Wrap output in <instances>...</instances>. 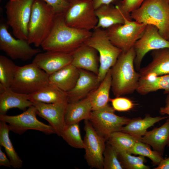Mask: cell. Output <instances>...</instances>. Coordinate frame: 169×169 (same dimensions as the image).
<instances>
[{
    "label": "cell",
    "instance_id": "1",
    "mask_svg": "<svg viewBox=\"0 0 169 169\" xmlns=\"http://www.w3.org/2000/svg\"><path fill=\"white\" fill-rule=\"evenodd\" d=\"M64 14H56L51 31L41 46L44 50L71 54L85 44L91 35V31L67 25Z\"/></svg>",
    "mask_w": 169,
    "mask_h": 169
},
{
    "label": "cell",
    "instance_id": "2",
    "mask_svg": "<svg viewBox=\"0 0 169 169\" xmlns=\"http://www.w3.org/2000/svg\"><path fill=\"white\" fill-rule=\"evenodd\" d=\"M136 53L134 47L122 52L111 68V89L116 97L131 94L137 88L140 76L135 69Z\"/></svg>",
    "mask_w": 169,
    "mask_h": 169
},
{
    "label": "cell",
    "instance_id": "3",
    "mask_svg": "<svg viewBox=\"0 0 169 169\" xmlns=\"http://www.w3.org/2000/svg\"><path fill=\"white\" fill-rule=\"evenodd\" d=\"M130 15L139 23L155 26L160 35L169 41V2L167 0H146Z\"/></svg>",
    "mask_w": 169,
    "mask_h": 169
},
{
    "label": "cell",
    "instance_id": "4",
    "mask_svg": "<svg viewBox=\"0 0 169 169\" xmlns=\"http://www.w3.org/2000/svg\"><path fill=\"white\" fill-rule=\"evenodd\" d=\"M56 14L43 0H33L28 25V41L30 44L41 46L51 31Z\"/></svg>",
    "mask_w": 169,
    "mask_h": 169
},
{
    "label": "cell",
    "instance_id": "5",
    "mask_svg": "<svg viewBox=\"0 0 169 169\" xmlns=\"http://www.w3.org/2000/svg\"><path fill=\"white\" fill-rule=\"evenodd\" d=\"M85 44L95 49L99 54L100 64L97 76L100 83L115 64L122 50L112 43L105 30L100 28L93 30Z\"/></svg>",
    "mask_w": 169,
    "mask_h": 169
},
{
    "label": "cell",
    "instance_id": "6",
    "mask_svg": "<svg viewBox=\"0 0 169 169\" xmlns=\"http://www.w3.org/2000/svg\"><path fill=\"white\" fill-rule=\"evenodd\" d=\"M49 75L34 64L17 65L10 88L18 93L29 95L49 84Z\"/></svg>",
    "mask_w": 169,
    "mask_h": 169
},
{
    "label": "cell",
    "instance_id": "7",
    "mask_svg": "<svg viewBox=\"0 0 169 169\" xmlns=\"http://www.w3.org/2000/svg\"><path fill=\"white\" fill-rule=\"evenodd\" d=\"M33 0H9L5 8L7 23L18 39L28 40V25Z\"/></svg>",
    "mask_w": 169,
    "mask_h": 169
},
{
    "label": "cell",
    "instance_id": "8",
    "mask_svg": "<svg viewBox=\"0 0 169 169\" xmlns=\"http://www.w3.org/2000/svg\"><path fill=\"white\" fill-rule=\"evenodd\" d=\"M146 25L128 19L124 24H115L105 30L112 43L122 52H125L134 47L143 33Z\"/></svg>",
    "mask_w": 169,
    "mask_h": 169
},
{
    "label": "cell",
    "instance_id": "9",
    "mask_svg": "<svg viewBox=\"0 0 169 169\" xmlns=\"http://www.w3.org/2000/svg\"><path fill=\"white\" fill-rule=\"evenodd\" d=\"M64 17L68 26L89 31L95 28L98 21L92 0H78L70 3Z\"/></svg>",
    "mask_w": 169,
    "mask_h": 169
},
{
    "label": "cell",
    "instance_id": "10",
    "mask_svg": "<svg viewBox=\"0 0 169 169\" xmlns=\"http://www.w3.org/2000/svg\"><path fill=\"white\" fill-rule=\"evenodd\" d=\"M115 111L108 104L101 109L92 111L89 120L97 133L106 141L112 133L120 131L131 120L116 115Z\"/></svg>",
    "mask_w": 169,
    "mask_h": 169
},
{
    "label": "cell",
    "instance_id": "11",
    "mask_svg": "<svg viewBox=\"0 0 169 169\" xmlns=\"http://www.w3.org/2000/svg\"><path fill=\"white\" fill-rule=\"evenodd\" d=\"M37 111L33 105L20 114L0 115V120L8 123L10 131L21 135L29 130H35L46 134L55 133L53 128L39 120Z\"/></svg>",
    "mask_w": 169,
    "mask_h": 169
},
{
    "label": "cell",
    "instance_id": "12",
    "mask_svg": "<svg viewBox=\"0 0 169 169\" xmlns=\"http://www.w3.org/2000/svg\"><path fill=\"white\" fill-rule=\"evenodd\" d=\"M0 24V50L11 59L27 61L40 53L38 49H33L28 40L15 39L8 30V25L2 18Z\"/></svg>",
    "mask_w": 169,
    "mask_h": 169
},
{
    "label": "cell",
    "instance_id": "13",
    "mask_svg": "<svg viewBox=\"0 0 169 169\" xmlns=\"http://www.w3.org/2000/svg\"><path fill=\"white\" fill-rule=\"evenodd\" d=\"M85 158L92 168L103 169V154L106 140L99 134L88 120L84 121Z\"/></svg>",
    "mask_w": 169,
    "mask_h": 169
},
{
    "label": "cell",
    "instance_id": "14",
    "mask_svg": "<svg viewBox=\"0 0 169 169\" xmlns=\"http://www.w3.org/2000/svg\"><path fill=\"white\" fill-rule=\"evenodd\" d=\"M134 48L136 53L135 67L136 70L139 71L145 55L151 51L169 48V41L160 35L156 27L147 25L143 33L135 43Z\"/></svg>",
    "mask_w": 169,
    "mask_h": 169
},
{
    "label": "cell",
    "instance_id": "15",
    "mask_svg": "<svg viewBox=\"0 0 169 169\" xmlns=\"http://www.w3.org/2000/svg\"><path fill=\"white\" fill-rule=\"evenodd\" d=\"M68 101L55 103H33L37 115L47 121L55 134L60 136L66 125L65 115Z\"/></svg>",
    "mask_w": 169,
    "mask_h": 169
},
{
    "label": "cell",
    "instance_id": "16",
    "mask_svg": "<svg viewBox=\"0 0 169 169\" xmlns=\"http://www.w3.org/2000/svg\"><path fill=\"white\" fill-rule=\"evenodd\" d=\"M71 54L46 51L36 54L32 63L50 75L71 64Z\"/></svg>",
    "mask_w": 169,
    "mask_h": 169
},
{
    "label": "cell",
    "instance_id": "17",
    "mask_svg": "<svg viewBox=\"0 0 169 169\" xmlns=\"http://www.w3.org/2000/svg\"><path fill=\"white\" fill-rule=\"evenodd\" d=\"M152 61L139 70L140 77L148 78L169 74V48L152 51Z\"/></svg>",
    "mask_w": 169,
    "mask_h": 169
},
{
    "label": "cell",
    "instance_id": "18",
    "mask_svg": "<svg viewBox=\"0 0 169 169\" xmlns=\"http://www.w3.org/2000/svg\"><path fill=\"white\" fill-rule=\"evenodd\" d=\"M98 21L95 28L106 29L118 24H124L125 20L132 19L130 14H127L121 8L118 3L102 5L95 10Z\"/></svg>",
    "mask_w": 169,
    "mask_h": 169
},
{
    "label": "cell",
    "instance_id": "19",
    "mask_svg": "<svg viewBox=\"0 0 169 169\" xmlns=\"http://www.w3.org/2000/svg\"><path fill=\"white\" fill-rule=\"evenodd\" d=\"M97 52L95 49L85 44L71 53V64L78 69L90 71L97 75L99 67Z\"/></svg>",
    "mask_w": 169,
    "mask_h": 169
},
{
    "label": "cell",
    "instance_id": "20",
    "mask_svg": "<svg viewBox=\"0 0 169 169\" xmlns=\"http://www.w3.org/2000/svg\"><path fill=\"white\" fill-rule=\"evenodd\" d=\"M100 84L97 75L79 69V76L75 85L67 93L68 102H76L84 98Z\"/></svg>",
    "mask_w": 169,
    "mask_h": 169
},
{
    "label": "cell",
    "instance_id": "21",
    "mask_svg": "<svg viewBox=\"0 0 169 169\" xmlns=\"http://www.w3.org/2000/svg\"><path fill=\"white\" fill-rule=\"evenodd\" d=\"M79 76V69L71 64L49 75V84L68 92L74 86Z\"/></svg>",
    "mask_w": 169,
    "mask_h": 169
},
{
    "label": "cell",
    "instance_id": "22",
    "mask_svg": "<svg viewBox=\"0 0 169 169\" xmlns=\"http://www.w3.org/2000/svg\"><path fill=\"white\" fill-rule=\"evenodd\" d=\"M33 104L28 100V95L16 92L10 88L0 92V115H6L13 108L25 111Z\"/></svg>",
    "mask_w": 169,
    "mask_h": 169
},
{
    "label": "cell",
    "instance_id": "23",
    "mask_svg": "<svg viewBox=\"0 0 169 169\" xmlns=\"http://www.w3.org/2000/svg\"><path fill=\"white\" fill-rule=\"evenodd\" d=\"M92 111L88 95L78 101L68 102L65 115L66 125L79 123L82 120H89Z\"/></svg>",
    "mask_w": 169,
    "mask_h": 169
},
{
    "label": "cell",
    "instance_id": "24",
    "mask_svg": "<svg viewBox=\"0 0 169 169\" xmlns=\"http://www.w3.org/2000/svg\"><path fill=\"white\" fill-rule=\"evenodd\" d=\"M140 141L163 155L165 147L169 142V117L161 126L147 131Z\"/></svg>",
    "mask_w": 169,
    "mask_h": 169
},
{
    "label": "cell",
    "instance_id": "25",
    "mask_svg": "<svg viewBox=\"0 0 169 169\" xmlns=\"http://www.w3.org/2000/svg\"><path fill=\"white\" fill-rule=\"evenodd\" d=\"M169 116L152 117L147 114L143 119L137 118L131 119L120 131L130 134L140 141L141 137L147 131V130L154 124Z\"/></svg>",
    "mask_w": 169,
    "mask_h": 169
},
{
    "label": "cell",
    "instance_id": "26",
    "mask_svg": "<svg viewBox=\"0 0 169 169\" xmlns=\"http://www.w3.org/2000/svg\"><path fill=\"white\" fill-rule=\"evenodd\" d=\"M28 98L33 103L52 104L68 101L67 92L50 84L33 93L28 95Z\"/></svg>",
    "mask_w": 169,
    "mask_h": 169
},
{
    "label": "cell",
    "instance_id": "27",
    "mask_svg": "<svg viewBox=\"0 0 169 169\" xmlns=\"http://www.w3.org/2000/svg\"><path fill=\"white\" fill-rule=\"evenodd\" d=\"M112 78L110 69L108 71L99 87L89 95L92 106V110H96L101 109L110 101V92L111 86Z\"/></svg>",
    "mask_w": 169,
    "mask_h": 169
},
{
    "label": "cell",
    "instance_id": "28",
    "mask_svg": "<svg viewBox=\"0 0 169 169\" xmlns=\"http://www.w3.org/2000/svg\"><path fill=\"white\" fill-rule=\"evenodd\" d=\"M164 90L165 94H169V74L148 78L140 77L136 91L145 95L159 90Z\"/></svg>",
    "mask_w": 169,
    "mask_h": 169
},
{
    "label": "cell",
    "instance_id": "29",
    "mask_svg": "<svg viewBox=\"0 0 169 169\" xmlns=\"http://www.w3.org/2000/svg\"><path fill=\"white\" fill-rule=\"evenodd\" d=\"M10 131L9 126L4 121H0V145L3 147L10 159L11 166L19 169L23 166V161L16 151L9 136Z\"/></svg>",
    "mask_w": 169,
    "mask_h": 169
},
{
    "label": "cell",
    "instance_id": "30",
    "mask_svg": "<svg viewBox=\"0 0 169 169\" xmlns=\"http://www.w3.org/2000/svg\"><path fill=\"white\" fill-rule=\"evenodd\" d=\"M17 65L11 59L0 55V92L10 88Z\"/></svg>",
    "mask_w": 169,
    "mask_h": 169
},
{
    "label": "cell",
    "instance_id": "31",
    "mask_svg": "<svg viewBox=\"0 0 169 169\" xmlns=\"http://www.w3.org/2000/svg\"><path fill=\"white\" fill-rule=\"evenodd\" d=\"M138 141L140 140L128 133L119 131L112 133L107 141L116 150L128 152Z\"/></svg>",
    "mask_w": 169,
    "mask_h": 169
},
{
    "label": "cell",
    "instance_id": "32",
    "mask_svg": "<svg viewBox=\"0 0 169 169\" xmlns=\"http://www.w3.org/2000/svg\"><path fill=\"white\" fill-rule=\"evenodd\" d=\"M118 157L123 169H149L150 167L145 164L146 160L145 156L139 155L138 156H132L125 151L116 150Z\"/></svg>",
    "mask_w": 169,
    "mask_h": 169
},
{
    "label": "cell",
    "instance_id": "33",
    "mask_svg": "<svg viewBox=\"0 0 169 169\" xmlns=\"http://www.w3.org/2000/svg\"><path fill=\"white\" fill-rule=\"evenodd\" d=\"M61 136L71 146L84 149V141L81 136L79 123L66 125Z\"/></svg>",
    "mask_w": 169,
    "mask_h": 169
},
{
    "label": "cell",
    "instance_id": "34",
    "mask_svg": "<svg viewBox=\"0 0 169 169\" xmlns=\"http://www.w3.org/2000/svg\"><path fill=\"white\" fill-rule=\"evenodd\" d=\"M128 153L147 157L155 165L158 166L164 159L162 155L155 150H152L150 146L141 141L136 142Z\"/></svg>",
    "mask_w": 169,
    "mask_h": 169
},
{
    "label": "cell",
    "instance_id": "35",
    "mask_svg": "<svg viewBox=\"0 0 169 169\" xmlns=\"http://www.w3.org/2000/svg\"><path fill=\"white\" fill-rule=\"evenodd\" d=\"M103 169H123L116 150L107 142L103 154Z\"/></svg>",
    "mask_w": 169,
    "mask_h": 169
},
{
    "label": "cell",
    "instance_id": "36",
    "mask_svg": "<svg viewBox=\"0 0 169 169\" xmlns=\"http://www.w3.org/2000/svg\"><path fill=\"white\" fill-rule=\"evenodd\" d=\"M112 107L115 110L126 111L133 108L134 104L130 99L120 96L113 99L110 98Z\"/></svg>",
    "mask_w": 169,
    "mask_h": 169
},
{
    "label": "cell",
    "instance_id": "37",
    "mask_svg": "<svg viewBox=\"0 0 169 169\" xmlns=\"http://www.w3.org/2000/svg\"><path fill=\"white\" fill-rule=\"evenodd\" d=\"M145 0H122L118 4L125 12L130 15L132 12L139 8Z\"/></svg>",
    "mask_w": 169,
    "mask_h": 169
},
{
    "label": "cell",
    "instance_id": "38",
    "mask_svg": "<svg viewBox=\"0 0 169 169\" xmlns=\"http://www.w3.org/2000/svg\"><path fill=\"white\" fill-rule=\"evenodd\" d=\"M51 7L56 14L64 13L70 3L66 0H43Z\"/></svg>",
    "mask_w": 169,
    "mask_h": 169
},
{
    "label": "cell",
    "instance_id": "39",
    "mask_svg": "<svg viewBox=\"0 0 169 169\" xmlns=\"http://www.w3.org/2000/svg\"><path fill=\"white\" fill-rule=\"evenodd\" d=\"M95 8L97 9L104 5H108L117 3L119 0H92Z\"/></svg>",
    "mask_w": 169,
    "mask_h": 169
},
{
    "label": "cell",
    "instance_id": "40",
    "mask_svg": "<svg viewBox=\"0 0 169 169\" xmlns=\"http://www.w3.org/2000/svg\"><path fill=\"white\" fill-rule=\"evenodd\" d=\"M0 166H3L7 167H10L11 166V161L8 158L5 153L0 148Z\"/></svg>",
    "mask_w": 169,
    "mask_h": 169
},
{
    "label": "cell",
    "instance_id": "41",
    "mask_svg": "<svg viewBox=\"0 0 169 169\" xmlns=\"http://www.w3.org/2000/svg\"><path fill=\"white\" fill-rule=\"evenodd\" d=\"M165 103V106L160 108L159 113L162 115H167L169 116V94L166 96Z\"/></svg>",
    "mask_w": 169,
    "mask_h": 169
},
{
    "label": "cell",
    "instance_id": "42",
    "mask_svg": "<svg viewBox=\"0 0 169 169\" xmlns=\"http://www.w3.org/2000/svg\"><path fill=\"white\" fill-rule=\"evenodd\" d=\"M154 169H169V157L163 159Z\"/></svg>",
    "mask_w": 169,
    "mask_h": 169
},
{
    "label": "cell",
    "instance_id": "43",
    "mask_svg": "<svg viewBox=\"0 0 169 169\" xmlns=\"http://www.w3.org/2000/svg\"><path fill=\"white\" fill-rule=\"evenodd\" d=\"M66 0L67 1V2H69V3H71L75 1L78 0Z\"/></svg>",
    "mask_w": 169,
    "mask_h": 169
},
{
    "label": "cell",
    "instance_id": "44",
    "mask_svg": "<svg viewBox=\"0 0 169 169\" xmlns=\"http://www.w3.org/2000/svg\"><path fill=\"white\" fill-rule=\"evenodd\" d=\"M167 146H169V143H168V144Z\"/></svg>",
    "mask_w": 169,
    "mask_h": 169
},
{
    "label": "cell",
    "instance_id": "45",
    "mask_svg": "<svg viewBox=\"0 0 169 169\" xmlns=\"http://www.w3.org/2000/svg\"><path fill=\"white\" fill-rule=\"evenodd\" d=\"M119 1H122V0H119Z\"/></svg>",
    "mask_w": 169,
    "mask_h": 169
},
{
    "label": "cell",
    "instance_id": "46",
    "mask_svg": "<svg viewBox=\"0 0 169 169\" xmlns=\"http://www.w3.org/2000/svg\"><path fill=\"white\" fill-rule=\"evenodd\" d=\"M168 2H169V0H167Z\"/></svg>",
    "mask_w": 169,
    "mask_h": 169
}]
</instances>
